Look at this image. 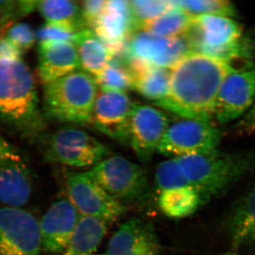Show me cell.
<instances>
[{
  "instance_id": "6da1fadb",
  "label": "cell",
  "mask_w": 255,
  "mask_h": 255,
  "mask_svg": "<svg viewBox=\"0 0 255 255\" xmlns=\"http://www.w3.org/2000/svg\"><path fill=\"white\" fill-rule=\"evenodd\" d=\"M235 70L227 61L189 52L169 69L168 94L154 105L182 119L210 122L221 85Z\"/></svg>"
},
{
  "instance_id": "7a4b0ae2",
  "label": "cell",
  "mask_w": 255,
  "mask_h": 255,
  "mask_svg": "<svg viewBox=\"0 0 255 255\" xmlns=\"http://www.w3.org/2000/svg\"><path fill=\"white\" fill-rule=\"evenodd\" d=\"M0 119L28 140L43 136L46 124L36 83L22 59L0 60Z\"/></svg>"
},
{
  "instance_id": "3957f363",
  "label": "cell",
  "mask_w": 255,
  "mask_h": 255,
  "mask_svg": "<svg viewBox=\"0 0 255 255\" xmlns=\"http://www.w3.org/2000/svg\"><path fill=\"white\" fill-rule=\"evenodd\" d=\"M189 187L204 201L231 187L255 167V155L219 150L176 157Z\"/></svg>"
},
{
  "instance_id": "277c9868",
  "label": "cell",
  "mask_w": 255,
  "mask_h": 255,
  "mask_svg": "<svg viewBox=\"0 0 255 255\" xmlns=\"http://www.w3.org/2000/svg\"><path fill=\"white\" fill-rule=\"evenodd\" d=\"M98 89L95 78L80 70L47 84L43 117L60 123L90 124Z\"/></svg>"
},
{
  "instance_id": "5b68a950",
  "label": "cell",
  "mask_w": 255,
  "mask_h": 255,
  "mask_svg": "<svg viewBox=\"0 0 255 255\" xmlns=\"http://www.w3.org/2000/svg\"><path fill=\"white\" fill-rule=\"evenodd\" d=\"M183 37L191 52L231 64L233 60L249 58L251 53L239 23L231 17L213 15L194 17Z\"/></svg>"
},
{
  "instance_id": "8992f818",
  "label": "cell",
  "mask_w": 255,
  "mask_h": 255,
  "mask_svg": "<svg viewBox=\"0 0 255 255\" xmlns=\"http://www.w3.org/2000/svg\"><path fill=\"white\" fill-rule=\"evenodd\" d=\"M42 142L46 161L73 168L93 167L111 154L107 145L76 127L60 128Z\"/></svg>"
},
{
  "instance_id": "52a82bcc",
  "label": "cell",
  "mask_w": 255,
  "mask_h": 255,
  "mask_svg": "<svg viewBox=\"0 0 255 255\" xmlns=\"http://www.w3.org/2000/svg\"><path fill=\"white\" fill-rule=\"evenodd\" d=\"M88 172L112 198L122 204H140L150 196L145 169L124 157H107Z\"/></svg>"
},
{
  "instance_id": "ba28073f",
  "label": "cell",
  "mask_w": 255,
  "mask_h": 255,
  "mask_svg": "<svg viewBox=\"0 0 255 255\" xmlns=\"http://www.w3.org/2000/svg\"><path fill=\"white\" fill-rule=\"evenodd\" d=\"M191 52L184 37L165 38L150 32H136L130 38L121 60L132 75L150 68L170 69Z\"/></svg>"
},
{
  "instance_id": "9c48e42d",
  "label": "cell",
  "mask_w": 255,
  "mask_h": 255,
  "mask_svg": "<svg viewBox=\"0 0 255 255\" xmlns=\"http://www.w3.org/2000/svg\"><path fill=\"white\" fill-rule=\"evenodd\" d=\"M222 132L210 122L182 119L169 124L157 152L172 158L218 150Z\"/></svg>"
},
{
  "instance_id": "30bf717a",
  "label": "cell",
  "mask_w": 255,
  "mask_h": 255,
  "mask_svg": "<svg viewBox=\"0 0 255 255\" xmlns=\"http://www.w3.org/2000/svg\"><path fill=\"white\" fill-rule=\"evenodd\" d=\"M34 172L27 158L0 137V204L21 208L31 200Z\"/></svg>"
},
{
  "instance_id": "8fae6325",
  "label": "cell",
  "mask_w": 255,
  "mask_h": 255,
  "mask_svg": "<svg viewBox=\"0 0 255 255\" xmlns=\"http://www.w3.org/2000/svg\"><path fill=\"white\" fill-rule=\"evenodd\" d=\"M65 184L69 200L81 216L107 223L114 222L125 213L124 204L112 198L89 172H67Z\"/></svg>"
},
{
  "instance_id": "7c38bea8",
  "label": "cell",
  "mask_w": 255,
  "mask_h": 255,
  "mask_svg": "<svg viewBox=\"0 0 255 255\" xmlns=\"http://www.w3.org/2000/svg\"><path fill=\"white\" fill-rule=\"evenodd\" d=\"M40 223L20 208L0 206V255H41Z\"/></svg>"
},
{
  "instance_id": "4fadbf2b",
  "label": "cell",
  "mask_w": 255,
  "mask_h": 255,
  "mask_svg": "<svg viewBox=\"0 0 255 255\" xmlns=\"http://www.w3.org/2000/svg\"><path fill=\"white\" fill-rule=\"evenodd\" d=\"M169 126V117L162 111L151 106L132 103L129 144L140 161L150 160Z\"/></svg>"
},
{
  "instance_id": "5bb4252c",
  "label": "cell",
  "mask_w": 255,
  "mask_h": 255,
  "mask_svg": "<svg viewBox=\"0 0 255 255\" xmlns=\"http://www.w3.org/2000/svg\"><path fill=\"white\" fill-rule=\"evenodd\" d=\"M132 106L127 92L100 89L90 124L112 140L127 145Z\"/></svg>"
},
{
  "instance_id": "9a60e30c",
  "label": "cell",
  "mask_w": 255,
  "mask_h": 255,
  "mask_svg": "<svg viewBox=\"0 0 255 255\" xmlns=\"http://www.w3.org/2000/svg\"><path fill=\"white\" fill-rule=\"evenodd\" d=\"M255 100V68L235 70L226 77L216 100L215 118L221 124L246 114Z\"/></svg>"
},
{
  "instance_id": "2e32d148",
  "label": "cell",
  "mask_w": 255,
  "mask_h": 255,
  "mask_svg": "<svg viewBox=\"0 0 255 255\" xmlns=\"http://www.w3.org/2000/svg\"><path fill=\"white\" fill-rule=\"evenodd\" d=\"M81 215L66 198L54 201L40 221L42 250L47 254H61L73 238Z\"/></svg>"
},
{
  "instance_id": "e0dca14e",
  "label": "cell",
  "mask_w": 255,
  "mask_h": 255,
  "mask_svg": "<svg viewBox=\"0 0 255 255\" xmlns=\"http://www.w3.org/2000/svg\"><path fill=\"white\" fill-rule=\"evenodd\" d=\"M93 31L114 57L122 56L130 38L136 33L130 1H107L105 11L96 23Z\"/></svg>"
},
{
  "instance_id": "ac0fdd59",
  "label": "cell",
  "mask_w": 255,
  "mask_h": 255,
  "mask_svg": "<svg viewBox=\"0 0 255 255\" xmlns=\"http://www.w3.org/2000/svg\"><path fill=\"white\" fill-rule=\"evenodd\" d=\"M161 247L152 223L132 217L116 231L107 255H160Z\"/></svg>"
},
{
  "instance_id": "d6986e66",
  "label": "cell",
  "mask_w": 255,
  "mask_h": 255,
  "mask_svg": "<svg viewBox=\"0 0 255 255\" xmlns=\"http://www.w3.org/2000/svg\"><path fill=\"white\" fill-rule=\"evenodd\" d=\"M81 70L75 44L71 42H41L38 46V76L44 85Z\"/></svg>"
},
{
  "instance_id": "ffe728a7",
  "label": "cell",
  "mask_w": 255,
  "mask_h": 255,
  "mask_svg": "<svg viewBox=\"0 0 255 255\" xmlns=\"http://www.w3.org/2000/svg\"><path fill=\"white\" fill-rule=\"evenodd\" d=\"M76 47L82 70L92 75L100 76L114 55L95 32L84 29L75 34L73 41Z\"/></svg>"
},
{
  "instance_id": "44dd1931",
  "label": "cell",
  "mask_w": 255,
  "mask_h": 255,
  "mask_svg": "<svg viewBox=\"0 0 255 255\" xmlns=\"http://www.w3.org/2000/svg\"><path fill=\"white\" fill-rule=\"evenodd\" d=\"M228 230L233 244L255 249V187L233 211Z\"/></svg>"
},
{
  "instance_id": "7402d4cb",
  "label": "cell",
  "mask_w": 255,
  "mask_h": 255,
  "mask_svg": "<svg viewBox=\"0 0 255 255\" xmlns=\"http://www.w3.org/2000/svg\"><path fill=\"white\" fill-rule=\"evenodd\" d=\"M37 9L46 23L57 25L74 33L86 29L82 18L80 3L71 0L38 1Z\"/></svg>"
},
{
  "instance_id": "603a6c76",
  "label": "cell",
  "mask_w": 255,
  "mask_h": 255,
  "mask_svg": "<svg viewBox=\"0 0 255 255\" xmlns=\"http://www.w3.org/2000/svg\"><path fill=\"white\" fill-rule=\"evenodd\" d=\"M107 233V223L81 216L73 238L62 255H93Z\"/></svg>"
},
{
  "instance_id": "cb8c5ba5",
  "label": "cell",
  "mask_w": 255,
  "mask_h": 255,
  "mask_svg": "<svg viewBox=\"0 0 255 255\" xmlns=\"http://www.w3.org/2000/svg\"><path fill=\"white\" fill-rule=\"evenodd\" d=\"M200 194L191 187H179L159 193V209L172 219L188 217L204 204Z\"/></svg>"
},
{
  "instance_id": "d4e9b609",
  "label": "cell",
  "mask_w": 255,
  "mask_h": 255,
  "mask_svg": "<svg viewBox=\"0 0 255 255\" xmlns=\"http://www.w3.org/2000/svg\"><path fill=\"white\" fill-rule=\"evenodd\" d=\"M133 89L153 103L163 100L169 88V69L150 68L132 75Z\"/></svg>"
},
{
  "instance_id": "484cf974",
  "label": "cell",
  "mask_w": 255,
  "mask_h": 255,
  "mask_svg": "<svg viewBox=\"0 0 255 255\" xmlns=\"http://www.w3.org/2000/svg\"><path fill=\"white\" fill-rule=\"evenodd\" d=\"M192 18L184 10L174 6L159 17L146 23L142 31L165 38L182 37L189 29Z\"/></svg>"
},
{
  "instance_id": "4316f807",
  "label": "cell",
  "mask_w": 255,
  "mask_h": 255,
  "mask_svg": "<svg viewBox=\"0 0 255 255\" xmlns=\"http://www.w3.org/2000/svg\"><path fill=\"white\" fill-rule=\"evenodd\" d=\"M94 78L101 90L126 92L133 89V77L120 58H113L103 73Z\"/></svg>"
},
{
  "instance_id": "83f0119b",
  "label": "cell",
  "mask_w": 255,
  "mask_h": 255,
  "mask_svg": "<svg viewBox=\"0 0 255 255\" xmlns=\"http://www.w3.org/2000/svg\"><path fill=\"white\" fill-rule=\"evenodd\" d=\"M174 6L181 8L191 17L213 16L235 17L237 10L231 1L225 0H172Z\"/></svg>"
},
{
  "instance_id": "f1b7e54d",
  "label": "cell",
  "mask_w": 255,
  "mask_h": 255,
  "mask_svg": "<svg viewBox=\"0 0 255 255\" xmlns=\"http://www.w3.org/2000/svg\"><path fill=\"white\" fill-rule=\"evenodd\" d=\"M130 4L136 32L174 6L172 0H132Z\"/></svg>"
},
{
  "instance_id": "f546056e",
  "label": "cell",
  "mask_w": 255,
  "mask_h": 255,
  "mask_svg": "<svg viewBox=\"0 0 255 255\" xmlns=\"http://www.w3.org/2000/svg\"><path fill=\"white\" fill-rule=\"evenodd\" d=\"M155 184L159 192L179 187H190L175 158L164 161L156 169Z\"/></svg>"
},
{
  "instance_id": "4dcf8cb0",
  "label": "cell",
  "mask_w": 255,
  "mask_h": 255,
  "mask_svg": "<svg viewBox=\"0 0 255 255\" xmlns=\"http://www.w3.org/2000/svg\"><path fill=\"white\" fill-rule=\"evenodd\" d=\"M6 36L21 53L27 51L34 44L36 35L31 25L17 23L6 31Z\"/></svg>"
},
{
  "instance_id": "1f68e13d",
  "label": "cell",
  "mask_w": 255,
  "mask_h": 255,
  "mask_svg": "<svg viewBox=\"0 0 255 255\" xmlns=\"http://www.w3.org/2000/svg\"><path fill=\"white\" fill-rule=\"evenodd\" d=\"M76 33L62 26L46 23L37 31L36 35L39 43L57 41L73 43Z\"/></svg>"
},
{
  "instance_id": "d6a6232c",
  "label": "cell",
  "mask_w": 255,
  "mask_h": 255,
  "mask_svg": "<svg viewBox=\"0 0 255 255\" xmlns=\"http://www.w3.org/2000/svg\"><path fill=\"white\" fill-rule=\"evenodd\" d=\"M107 0H85L80 2L82 18L86 29H94L99 18L103 14Z\"/></svg>"
},
{
  "instance_id": "836d02e7",
  "label": "cell",
  "mask_w": 255,
  "mask_h": 255,
  "mask_svg": "<svg viewBox=\"0 0 255 255\" xmlns=\"http://www.w3.org/2000/svg\"><path fill=\"white\" fill-rule=\"evenodd\" d=\"M22 55L6 35L0 33V60L21 59Z\"/></svg>"
},
{
  "instance_id": "e575fe53",
  "label": "cell",
  "mask_w": 255,
  "mask_h": 255,
  "mask_svg": "<svg viewBox=\"0 0 255 255\" xmlns=\"http://www.w3.org/2000/svg\"><path fill=\"white\" fill-rule=\"evenodd\" d=\"M241 127L246 131H255V100L241 121Z\"/></svg>"
},
{
  "instance_id": "d590c367",
  "label": "cell",
  "mask_w": 255,
  "mask_h": 255,
  "mask_svg": "<svg viewBox=\"0 0 255 255\" xmlns=\"http://www.w3.org/2000/svg\"><path fill=\"white\" fill-rule=\"evenodd\" d=\"M93 255H95V254H94Z\"/></svg>"
}]
</instances>
